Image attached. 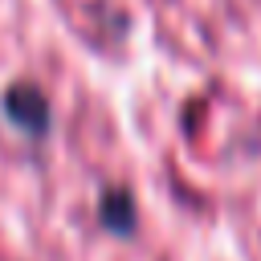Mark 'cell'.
<instances>
[{
    "label": "cell",
    "mask_w": 261,
    "mask_h": 261,
    "mask_svg": "<svg viewBox=\"0 0 261 261\" xmlns=\"http://www.w3.org/2000/svg\"><path fill=\"white\" fill-rule=\"evenodd\" d=\"M110 224H118V228H126V200L122 196H110Z\"/></svg>",
    "instance_id": "cell-2"
},
{
    "label": "cell",
    "mask_w": 261,
    "mask_h": 261,
    "mask_svg": "<svg viewBox=\"0 0 261 261\" xmlns=\"http://www.w3.org/2000/svg\"><path fill=\"white\" fill-rule=\"evenodd\" d=\"M4 110H8V118L16 122V126H24V130H45L49 126V102H45V94L41 90H33V86H12L8 94H4Z\"/></svg>",
    "instance_id": "cell-1"
}]
</instances>
